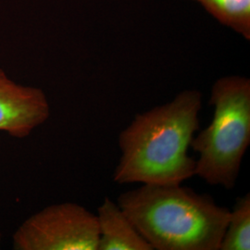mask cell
Returning a JSON list of instances; mask_svg holds the SVG:
<instances>
[{"instance_id": "ba28073f", "label": "cell", "mask_w": 250, "mask_h": 250, "mask_svg": "<svg viewBox=\"0 0 250 250\" xmlns=\"http://www.w3.org/2000/svg\"><path fill=\"white\" fill-rule=\"evenodd\" d=\"M250 250V194L238 197L230 209L220 250Z\"/></svg>"}, {"instance_id": "7a4b0ae2", "label": "cell", "mask_w": 250, "mask_h": 250, "mask_svg": "<svg viewBox=\"0 0 250 250\" xmlns=\"http://www.w3.org/2000/svg\"><path fill=\"white\" fill-rule=\"evenodd\" d=\"M117 203L153 250H220L230 209L180 185L142 184Z\"/></svg>"}, {"instance_id": "6da1fadb", "label": "cell", "mask_w": 250, "mask_h": 250, "mask_svg": "<svg viewBox=\"0 0 250 250\" xmlns=\"http://www.w3.org/2000/svg\"><path fill=\"white\" fill-rule=\"evenodd\" d=\"M202 94L184 90L170 102L136 114L118 138L120 161L112 180L119 185H180L195 176L189 154L199 129Z\"/></svg>"}, {"instance_id": "277c9868", "label": "cell", "mask_w": 250, "mask_h": 250, "mask_svg": "<svg viewBox=\"0 0 250 250\" xmlns=\"http://www.w3.org/2000/svg\"><path fill=\"white\" fill-rule=\"evenodd\" d=\"M97 215L64 202L48 206L25 220L14 232L15 250H98Z\"/></svg>"}, {"instance_id": "5b68a950", "label": "cell", "mask_w": 250, "mask_h": 250, "mask_svg": "<svg viewBox=\"0 0 250 250\" xmlns=\"http://www.w3.org/2000/svg\"><path fill=\"white\" fill-rule=\"evenodd\" d=\"M50 106L43 90L19 84L0 69V131L24 138L45 124Z\"/></svg>"}, {"instance_id": "52a82bcc", "label": "cell", "mask_w": 250, "mask_h": 250, "mask_svg": "<svg viewBox=\"0 0 250 250\" xmlns=\"http://www.w3.org/2000/svg\"><path fill=\"white\" fill-rule=\"evenodd\" d=\"M221 24L250 39V0H194Z\"/></svg>"}, {"instance_id": "8992f818", "label": "cell", "mask_w": 250, "mask_h": 250, "mask_svg": "<svg viewBox=\"0 0 250 250\" xmlns=\"http://www.w3.org/2000/svg\"><path fill=\"white\" fill-rule=\"evenodd\" d=\"M98 250H153L117 202L105 197L98 208Z\"/></svg>"}, {"instance_id": "9c48e42d", "label": "cell", "mask_w": 250, "mask_h": 250, "mask_svg": "<svg viewBox=\"0 0 250 250\" xmlns=\"http://www.w3.org/2000/svg\"><path fill=\"white\" fill-rule=\"evenodd\" d=\"M1 242H2V233H1V231H0V249H1Z\"/></svg>"}, {"instance_id": "3957f363", "label": "cell", "mask_w": 250, "mask_h": 250, "mask_svg": "<svg viewBox=\"0 0 250 250\" xmlns=\"http://www.w3.org/2000/svg\"><path fill=\"white\" fill-rule=\"evenodd\" d=\"M208 104L213 118L194 136L190 147L198 154L195 175L211 186L231 190L250 145V80L224 76L212 85Z\"/></svg>"}]
</instances>
